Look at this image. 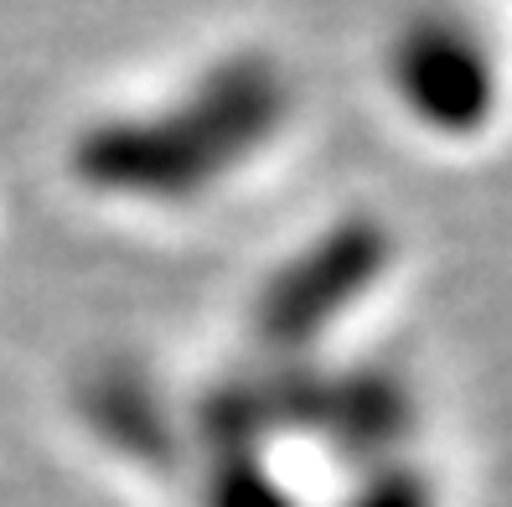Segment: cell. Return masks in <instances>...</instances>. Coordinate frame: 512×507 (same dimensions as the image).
Segmentation results:
<instances>
[{
  "instance_id": "3",
  "label": "cell",
  "mask_w": 512,
  "mask_h": 507,
  "mask_svg": "<svg viewBox=\"0 0 512 507\" xmlns=\"http://www.w3.org/2000/svg\"><path fill=\"white\" fill-rule=\"evenodd\" d=\"M357 507H425V502H419V492H409V487H378Z\"/></svg>"
},
{
  "instance_id": "1",
  "label": "cell",
  "mask_w": 512,
  "mask_h": 507,
  "mask_svg": "<svg viewBox=\"0 0 512 507\" xmlns=\"http://www.w3.org/2000/svg\"><path fill=\"white\" fill-rule=\"evenodd\" d=\"M285 78L264 57H228L156 109L94 125L73 145V171L119 202H197L244 171L285 119Z\"/></svg>"
},
{
  "instance_id": "2",
  "label": "cell",
  "mask_w": 512,
  "mask_h": 507,
  "mask_svg": "<svg viewBox=\"0 0 512 507\" xmlns=\"http://www.w3.org/2000/svg\"><path fill=\"white\" fill-rule=\"evenodd\" d=\"M218 456L207 466V487L202 502L207 507H295L290 492L280 487V476L269 471L264 445H244V440H213Z\"/></svg>"
}]
</instances>
